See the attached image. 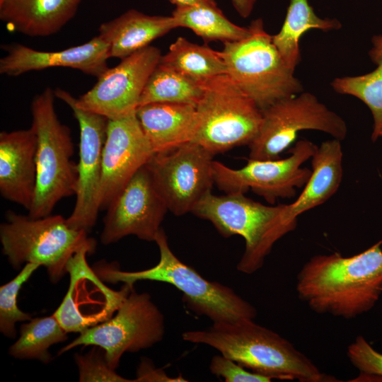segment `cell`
Returning <instances> with one entry per match:
<instances>
[{
	"label": "cell",
	"instance_id": "1",
	"mask_svg": "<svg viewBox=\"0 0 382 382\" xmlns=\"http://www.w3.org/2000/svg\"><path fill=\"white\" fill-rule=\"evenodd\" d=\"M381 245L350 257L313 256L297 274L299 298L317 313L345 319L369 311L382 295Z\"/></svg>",
	"mask_w": 382,
	"mask_h": 382
},
{
	"label": "cell",
	"instance_id": "2",
	"mask_svg": "<svg viewBox=\"0 0 382 382\" xmlns=\"http://www.w3.org/2000/svg\"><path fill=\"white\" fill-rule=\"evenodd\" d=\"M184 341L212 347L247 369L272 379L337 381L286 339L253 319L213 323L204 330L182 334Z\"/></svg>",
	"mask_w": 382,
	"mask_h": 382
},
{
	"label": "cell",
	"instance_id": "3",
	"mask_svg": "<svg viewBox=\"0 0 382 382\" xmlns=\"http://www.w3.org/2000/svg\"><path fill=\"white\" fill-rule=\"evenodd\" d=\"M160 253L158 262L140 271H121L115 264L104 261L93 267L107 283L130 286L141 280L170 284L181 291L183 301L192 312L209 318L213 323L255 319L256 308L233 289L218 282L204 279L194 268L183 263L171 250L168 237L161 228L155 238Z\"/></svg>",
	"mask_w": 382,
	"mask_h": 382
},
{
	"label": "cell",
	"instance_id": "4",
	"mask_svg": "<svg viewBox=\"0 0 382 382\" xmlns=\"http://www.w3.org/2000/svg\"><path fill=\"white\" fill-rule=\"evenodd\" d=\"M56 96L45 88L32 100V125L36 138V186L28 216L50 215L63 198L76 195L77 163L71 160L74 143L71 130L59 120L54 105Z\"/></svg>",
	"mask_w": 382,
	"mask_h": 382
},
{
	"label": "cell",
	"instance_id": "5",
	"mask_svg": "<svg viewBox=\"0 0 382 382\" xmlns=\"http://www.w3.org/2000/svg\"><path fill=\"white\" fill-rule=\"evenodd\" d=\"M5 216L0 241L8 262L15 269L24 263L43 266L52 283L67 274L66 265L74 254L83 248L96 250L95 239L87 231L69 226L62 215L32 218L8 211Z\"/></svg>",
	"mask_w": 382,
	"mask_h": 382
},
{
	"label": "cell",
	"instance_id": "6",
	"mask_svg": "<svg viewBox=\"0 0 382 382\" xmlns=\"http://www.w3.org/2000/svg\"><path fill=\"white\" fill-rule=\"evenodd\" d=\"M283 204L269 206L247 197L245 193L206 194L192 213L211 222L224 238L238 235L245 250L236 269L250 274L259 270L274 243L290 232L281 219Z\"/></svg>",
	"mask_w": 382,
	"mask_h": 382
},
{
	"label": "cell",
	"instance_id": "7",
	"mask_svg": "<svg viewBox=\"0 0 382 382\" xmlns=\"http://www.w3.org/2000/svg\"><path fill=\"white\" fill-rule=\"evenodd\" d=\"M248 28L246 37L224 42L221 53L226 74L261 110L303 92L301 82L284 61L263 21L255 19Z\"/></svg>",
	"mask_w": 382,
	"mask_h": 382
},
{
	"label": "cell",
	"instance_id": "8",
	"mask_svg": "<svg viewBox=\"0 0 382 382\" xmlns=\"http://www.w3.org/2000/svg\"><path fill=\"white\" fill-rule=\"evenodd\" d=\"M202 84L192 141L213 155L249 146L259 131L262 110L227 74L206 79Z\"/></svg>",
	"mask_w": 382,
	"mask_h": 382
},
{
	"label": "cell",
	"instance_id": "9",
	"mask_svg": "<svg viewBox=\"0 0 382 382\" xmlns=\"http://www.w3.org/2000/svg\"><path fill=\"white\" fill-rule=\"evenodd\" d=\"M303 130H317L342 141L346 122L311 93L301 92L279 100L262 110L259 131L249 144V158L272 160L295 141Z\"/></svg>",
	"mask_w": 382,
	"mask_h": 382
},
{
	"label": "cell",
	"instance_id": "10",
	"mask_svg": "<svg viewBox=\"0 0 382 382\" xmlns=\"http://www.w3.org/2000/svg\"><path fill=\"white\" fill-rule=\"evenodd\" d=\"M79 334L58 354L80 345L98 346L104 350L108 365L115 370L125 352L149 348L163 340L164 316L150 294L133 289L114 316Z\"/></svg>",
	"mask_w": 382,
	"mask_h": 382
},
{
	"label": "cell",
	"instance_id": "11",
	"mask_svg": "<svg viewBox=\"0 0 382 382\" xmlns=\"http://www.w3.org/2000/svg\"><path fill=\"white\" fill-rule=\"evenodd\" d=\"M318 146L307 139L298 141L284 158L248 159L245 166L235 169L213 161L214 185L225 193H245L249 190L274 204L280 198L296 196L311 175V169L302 165L311 158Z\"/></svg>",
	"mask_w": 382,
	"mask_h": 382
},
{
	"label": "cell",
	"instance_id": "12",
	"mask_svg": "<svg viewBox=\"0 0 382 382\" xmlns=\"http://www.w3.org/2000/svg\"><path fill=\"white\" fill-rule=\"evenodd\" d=\"M213 155L190 141L154 153L145 164L166 207L175 216L192 212L214 185Z\"/></svg>",
	"mask_w": 382,
	"mask_h": 382
},
{
	"label": "cell",
	"instance_id": "13",
	"mask_svg": "<svg viewBox=\"0 0 382 382\" xmlns=\"http://www.w3.org/2000/svg\"><path fill=\"white\" fill-rule=\"evenodd\" d=\"M54 91L56 98L72 110L80 130L76 202L66 222L74 229L88 232L95 226L100 211L99 192L102 158L108 118L77 107L74 97L69 92L60 88Z\"/></svg>",
	"mask_w": 382,
	"mask_h": 382
},
{
	"label": "cell",
	"instance_id": "14",
	"mask_svg": "<svg viewBox=\"0 0 382 382\" xmlns=\"http://www.w3.org/2000/svg\"><path fill=\"white\" fill-rule=\"evenodd\" d=\"M161 55L158 47L149 45L121 59L100 75L89 91L74 98V103L108 119L136 112L145 85Z\"/></svg>",
	"mask_w": 382,
	"mask_h": 382
},
{
	"label": "cell",
	"instance_id": "15",
	"mask_svg": "<svg viewBox=\"0 0 382 382\" xmlns=\"http://www.w3.org/2000/svg\"><path fill=\"white\" fill-rule=\"evenodd\" d=\"M106 210L100 234L103 245L130 235L154 241L168 209L144 165Z\"/></svg>",
	"mask_w": 382,
	"mask_h": 382
},
{
	"label": "cell",
	"instance_id": "16",
	"mask_svg": "<svg viewBox=\"0 0 382 382\" xmlns=\"http://www.w3.org/2000/svg\"><path fill=\"white\" fill-rule=\"evenodd\" d=\"M154 154L136 112L108 119L103 150L100 210L108 208Z\"/></svg>",
	"mask_w": 382,
	"mask_h": 382
},
{
	"label": "cell",
	"instance_id": "17",
	"mask_svg": "<svg viewBox=\"0 0 382 382\" xmlns=\"http://www.w3.org/2000/svg\"><path fill=\"white\" fill-rule=\"evenodd\" d=\"M3 49L6 54L0 59V73L14 77L51 67H68L98 79L109 68L110 58L109 45L99 35L55 52L36 50L19 43L4 45Z\"/></svg>",
	"mask_w": 382,
	"mask_h": 382
},
{
	"label": "cell",
	"instance_id": "18",
	"mask_svg": "<svg viewBox=\"0 0 382 382\" xmlns=\"http://www.w3.org/2000/svg\"><path fill=\"white\" fill-rule=\"evenodd\" d=\"M36 134L32 126L0 133L1 195L28 211L36 186Z\"/></svg>",
	"mask_w": 382,
	"mask_h": 382
},
{
	"label": "cell",
	"instance_id": "19",
	"mask_svg": "<svg viewBox=\"0 0 382 382\" xmlns=\"http://www.w3.org/2000/svg\"><path fill=\"white\" fill-rule=\"evenodd\" d=\"M341 141H323L311 157V175L299 196L289 204H283L281 218L284 226L294 231L299 215L329 199L338 190L342 179Z\"/></svg>",
	"mask_w": 382,
	"mask_h": 382
},
{
	"label": "cell",
	"instance_id": "20",
	"mask_svg": "<svg viewBox=\"0 0 382 382\" xmlns=\"http://www.w3.org/2000/svg\"><path fill=\"white\" fill-rule=\"evenodd\" d=\"M136 114L154 153L192 141L197 126L196 106L188 103H152Z\"/></svg>",
	"mask_w": 382,
	"mask_h": 382
},
{
	"label": "cell",
	"instance_id": "21",
	"mask_svg": "<svg viewBox=\"0 0 382 382\" xmlns=\"http://www.w3.org/2000/svg\"><path fill=\"white\" fill-rule=\"evenodd\" d=\"M82 0H3L0 18L8 28L29 37L59 32L76 14Z\"/></svg>",
	"mask_w": 382,
	"mask_h": 382
},
{
	"label": "cell",
	"instance_id": "22",
	"mask_svg": "<svg viewBox=\"0 0 382 382\" xmlns=\"http://www.w3.org/2000/svg\"><path fill=\"white\" fill-rule=\"evenodd\" d=\"M175 28L172 16H150L129 9L102 23L98 35L109 45L110 57L122 59L149 46L151 42Z\"/></svg>",
	"mask_w": 382,
	"mask_h": 382
},
{
	"label": "cell",
	"instance_id": "23",
	"mask_svg": "<svg viewBox=\"0 0 382 382\" xmlns=\"http://www.w3.org/2000/svg\"><path fill=\"white\" fill-rule=\"evenodd\" d=\"M341 27L336 18L317 16L308 0H290L282 26L272 40L285 63L295 71L301 61L299 44L304 33L311 29L328 32Z\"/></svg>",
	"mask_w": 382,
	"mask_h": 382
},
{
	"label": "cell",
	"instance_id": "24",
	"mask_svg": "<svg viewBox=\"0 0 382 382\" xmlns=\"http://www.w3.org/2000/svg\"><path fill=\"white\" fill-rule=\"evenodd\" d=\"M171 16L177 28L190 29L205 43L238 41L250 34L248 26L241 27L229 21L214 0H201L195 5L175 7Z\"/></svg>",
	"mask_w": 382,
	"mask_h": 382
},
{
	"label": "cell",
	"instance_id": "25",
	"mask_svg": "<svg viewBox=\"0 0 382 382\" xmlns=\"http://www.w3.org/2000/svg\"><path fill=\"white\" fill-rule=\"evenodd\" d=\"M369 55L376 65L374 70L360 76L335 78L331 86L340 94L359 99L369 108L374 122L371 140L376 141L382 129V35L372 37Z\"/></svg>",
	"mask_w": 382,
	"mask_h": 382
},
{
	"label": "cell",
	"instance_id": "26",
	"mask_svg": "<svg viewBox=\"0 0 382 382\" xmlns=\"http://www.w3.org/2000/svg\"><path fill=\"white\" fill-rule=\"evenodd\" d=\"M159 62L199 81L227 73L221 51H216L207 44L193 43L183 37H178L170 45Z\"/></svg>",
	"mask_w": 382,
	"mask_h": 382
},
{
	"label": "cell",
	"instance_id": "27",
	"mask_svg": "<svg viewBox=\"0 0 382 382\" xmlns=\"http://www.w3.org/2000/svg\"><path fill=\"white\" fill-rule=\"evenodd\" d=\"M202 93V81L190 79L159 62L145 85L139 106L152 103H188L196 106Z\"/></svg>",
	"mask_w": 382,
	"mask_h": 382
},
{
	"label": "cell",
	"instance_id": "28",
	"mask_svg": "<svg viewBox=\"0 0 382 382\" xmlns=\"http://www.w3.org/2000/svg\"><path fill=\"white\" fill-rule=\"evenodd\" d=\"M67 333L54 315L31 318L21 325L20 337L9 347L8 353L16 359L47 364L52 359L49 348L66 340Z\"/></svg>",
	"mask_w": 382,
	"mask_h": 382
},
{
	"label": "cell",
	"instance_id": "29",
	"mask_svg": "<svg viewBox=\"0 0 382 382\" xmlns=\"http://www.w3.org/2000/svg\"><path fill=\"white\" fill-rule=\"evenodd\" d=\"M40 267L27 263L10 282L0 287V330L11 338L16 335V323L30 320L31 316L21 311L17 305V296L22 286Z\"/></svg>",
	"mask_w": 382,
	"mask_h": 382
},
{
	"label": "cell",
	"instance_id": "30",
	"mask_svg": "<svg viewBox=\"0 0 382 382\" xmlns=\"http://www.w3.org/2000/svg\"><path fill=\"white\" fill-rule=\"evenodd\" d=\"M74 357L81 382L134 381L117 374L115 370L108 365L104 350L98 346H93V348L85 354H75Z\"/></svg>",
	"mask_w": 382,
	"mask_h": 382
},
{
	"label": "cell",
	"instance_id": "31",
	"mask_svg": "<svg viewBox=\"0 0 382 382\" xmlns=\"http://www.w3.org/2000/svg\"><path fill=\"white\" fill-rule=\"evenodd\" d=\"M347 354L351 364L359 371V378L382 379V354L362 335L357 336L348 346Z\"/></svg>",
	"mask_w": 382,
	"mask_h": 382
},
{
	"label": "cell",
	"instance_id": "32",
	"mask_svg": "<svg viewBox=\"0 0 382 382\" xmlns=\"http://www.w3.org/2000/svg\"><path fill=\"white\" fill-rule=\"evenodd\" d=\"M212 374L221 377L226 382H269L272 380L261 374L249 371L233 359L221 354L214 355L210 361Z\"/></svg>",
	"mask_w": 382,
	"mask_h": 382
},
{
	"label": "cell",
	"instance_id": "33",
	"mask_svg": "<svg viewBox=\"0 0 382 382\" xmlns=\"http://www.w3.org/2000/svg\"><path fill=\"white\" fill-rule=\"evenodd\" d=\"M134 381H187L182 376L171 378L160 369L155 368L154 364L144 359L137 369V378Z\"/></svg>",
	"mask_w": 382,
	"mask_h": 382
},
{
	"label": "cell",
	"instance_id": "34",
	"mask_svg": "<svg viewBox=\"0 0 382 382\" xmlns=\"http://www.w3.org/2000/svg\"><path fill=\"white\" fill-rule=\"evenodd\" d=\"M256 1L257 0H231L234 8L243 18L250 16Z\"/></svg>",
	"mask_w": 382,
	"mask_h": 382
},
{
	"label": "cell",
	"instance_id": "35",
	"mask_svg": "<svg viewBox=\"0 0 382 382\" xmlns=\"http://www.w3.org/2000/svg\"><path fill=\"white\" fill-rule=\"evenodd\" d=\"M176 7L192 6L199 3L201 0H169Z\"/></svg>",
	"mask_w": 382,
	"mask_h": 382
},
{
	"label": "cell",
	"instance_id": "36",
	"mask_svg": "<svg viewBox=\"0 0 382 382\" xmlns=\"http://www.w3.org/2000/svg\"><path fill=\"white\" fill-rule=\"evenodd\" d=\"M379 137H382V129H381V132H380Z\"/></svg>",
	"mask_w": 382,
	"mask_h": 382
},
{
	"label": "cell",
	"instance_id": "37",
	"mask_svg": "<svg viewBox=\"0 0 382 382\" xmlns=\"http://www.w3.org/2000/svg\"><path fill=\"white\" fill-rule=\"evenodd\" d=\"M3 0H0V2L2 1Z\"/></svg>",
	"mask_w": 382,
	"mask_h": 382
}]
</instances>
